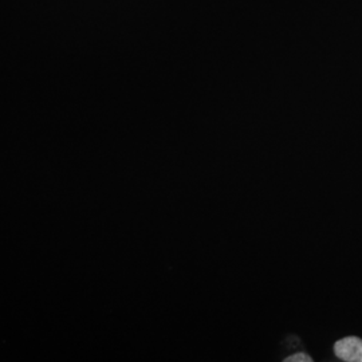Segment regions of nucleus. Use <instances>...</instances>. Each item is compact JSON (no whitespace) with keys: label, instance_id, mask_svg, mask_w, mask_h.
Returning <instances> with one entry per match:
<instances>
[{"label":"nucleus","instance_id":"obj_1","mask_svg":"<svg viewBox=\"0 0 362 362\" xmlns=\"http://www.w3.org/2000/svg\"><path fill=\"white\" fill-rule=\"evenodd\" d=\"M336 356L346 362H362V340L350 336L334 343Z\"/></svg>","mask_w":362,"mask_h":362},{"label":"nucleus","instance_id":"obj_2","mask_svg":"<svg viewBox=\"0 0 362 362\" xmlns=\"http://www.w3.org/2000/svg\"><path fill=\"white\" fill-rule=\"evenodd\" d=\"M286 362H312L313 361V359L309 356V354H306V353H296V354H293V356H290V357H287L286 360H285Z\"/></svg>","mask_w":362,"mask_h":362}]
</instances>
